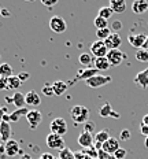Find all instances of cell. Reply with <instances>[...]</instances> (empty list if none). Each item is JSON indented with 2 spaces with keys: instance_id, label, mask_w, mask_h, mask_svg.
<instances>
[{
  "instance_id": "obj_1",
  "label": "cell",
  "mask_w": 148,
  "mask_h": 159,
  "mask_svg": "<svg viewBox=\"0 0 148 159\" xmlns=\"http://www.w3.org/2000/svg\"><path fill=\"white\" fill-rule=\"evenodd\" d=\"M70 117L75 125H85L89 121V110L85 106H74L73 108H70Z\"/></svg>"
},
{
  "instance_id": "obj_2",
  "label": "cell",
  "mask_w": 148,
  "mask_h": 159,
  "mask_svg": "<svg viewBox=\"0 0 148 159\" xmlns=\"http://www.w3.org/2000/svg\"><path fill=\"white\" fill-rule=\"evenodd\" d=\"M111 81H113V77H111V75L97 74V75H93V77L89 78V80H87V81H85V84H87L89 88L97 89V88L103 87V85H106V84H110Z\"/></svg>"
},
{
  "instance_id": "obj_3",
  "label": "cell",
  "mask_w": 148,
  "mask_h": 159,
  "mask_svg": "<svg viewBox=\"0 0 148 159\" xmlns=\"http://www.w3.org/2000/svg\"><path fill=\"white\" fill-rule=\"evenodd\" d=\"M49 29L54 33H56V34H62V33H65L66 29H67V24H66V21L62 16L55 15L49 19Z\"/></svg>"
},
{
  "instance_id": "obj_4",
  "label": "cell",
  "mask_w": 148,
  "mask_h": 159,
  "mask_svg": "<svg viewBox=\"0 0 148 159\" xmlns=\"http://www.w3.org/2000/svg\"><path fill=\"white\" fill-rule=\"evenodd\" d=\"M49 130H51V133L63 136L67 133V122L63 118H55L49 124Z\"/></svg>"
},
{
  "instance_id": "obj_5",
  "label": "cell",
  "mask_w": 148,
  "mask_h": 159,
  "mask_svg": "<svg viewBox=\"0 0 148 159\" xmlns=\"http://www.w3.org/2000/svg\"><path fill=\"white\" fill-rule=\"evenodd\" d=\"M47 141V145L51 150H59L62 151L65 148V140H63V136H59L55 133H49L45 139Z\"/></svg>"
},
{
  "instance_id": "obj_6",
  "label": "cell",
  "mask_w": 148,
  "mask_h": 159,
  "mask_svg": "<svg viewBox=\"0 0 148 159\" xmlns=\"http://www.w3.org/2000/svg\"><path fill=\"white\" fill-rule=\"evenodd\" d=\"M91 54L95 56V58H106L108 54V49L104 44V41H100V40H96L91 44Z\"/></svg>"
},
{
  "instance_id": "obj_7",
  "label": "cell",
  "mask_w": 148,
  "mask_h": 159,
  "mask_svg": "<svg viewBox=\"0 0 148 159\" xmlns=\"http://www.w3.org/2000/svg\"><path fill=\"white\" fill-rule=\"evenodd\" d=\"M106 58L108 59L111 66H119L126 59V54L122 52L121 49H111V51H108Z\"/></svg>"
},
{
  "instance_id": "obj_8",
  "label": "cell",
  "mask_w": 148,
  "mask_h": 159,
  "mask_svg": "<svg viewBox=\"0 0 148 159\" xmlns=\"http://www.w3.org/2000/svg\"><path fill=\"white\" fill-rule=\"evenodd\" d=\"M104 44H106L108 51H111V49H119L121 44H122V39H121L119 33L113 32L110 36H108V39L104 40Z\"/></svg>"
},
{
  "instance_id": "obj_9",
  "label": "cell",
  "mask_w": 148,
  "mask_h": 159,
  "mask_svg": "<svg viewBox=\"0 0 148 159\" xmlns=\"http://www.w3.org/2000/svg\"><path fill=\"white\" fill-rule=\"evenodd\" d=\"M148 36L146 33H137V34H129L128 36V41H129V44L132 47L137 48V49H141L144 45V43H146Z\"/></svg>"
},
{
  "instance_id": "obj_10",
  "label": "cell",
  "mask_w": 148,
  "mask_h": 159,
  "mask_svg": "<svg viewBox=\"0 0 148 159\" xmlns=\"http://www.w3.org/2000/svg\"><path fill=\"white\" fill-rule=\"evenodd\" d=\"M26 121L29 122L32 129H36L43 122V114L38 110H29L26 115Z\"/></svg>"
},
{
  "instance_id": "obj_11",
  "label": "cell",
  "mask_w": 148,
  "mask_h": 159,
  "mask_svg": "<svg viewBox=\"0 0 148 159\" xmlns=\"http://www.w3.org/2000/svg\"><path fill=\"white\" fill-rule=\"evenodd\" d=\"M93 140H95V137H93V134L92 133L81 132L80 136H78V139H77V143H78V145H81V147L85 150V148L93 147Z\"/></svg>"
},
{
  "instance_id": "obj_12",
  "label": "cell",
  "mask_w": 148,
  "mask_h": 159,
  "mask_svg": "<svg viewBox=\"0 0 148 159\" xmlns=\"http://www.w3.org/2000/svg\"><path fill=\"white\" fill-rule=\"evenodd\" d=\"M119 148H121L119 147V141H118L117 139H114V137H110L106 143L101 145V150L106 151L107 154H110V155H114L115 152L119 150Z\"/></svg>"
},
{
  "instance_id": "obj_13",
  "label": "cell",
  "mask_w": 148,
  "mask_h": 159,
  "mask_svg": "<svg viewBox=\"0 0 148 159\" xmlns=\"http://www.w3.org/2000/svg\"><path fill=\"white\" fill-rule=\"evenodd\" d=\"M11 134H12V130L10 124L6 121H2V124H0V139H2V143L6 144L8 140H11Z\"/></svg>"
},
{
  "instance_id": "obj_14",
  "label": "cell",
  "mask_w": 148,
  "mask_h": 159,
  "mask_svg": "<svg viewBox=\"0 0 148 159\" xmlns=\"http://www.w3.org/2000/svg\"><path fill=\"white\" fill-rule=\"evenodd\" d=\"M28 112H29V110L26 107H24V108H16L15 111H12L11 114L7 115V118H6L4 121L8 122V124H10V122H18L22 117H26V115H28Z\"/></svg>"
},
{
  "instance_id": "obj_15",
  "label": "cell",
  "mask_w": 148,
  "mask_h": 159,
  "mask_svg": "<svg viewBox=\"0 0 148 159\" xmlns=\"http://www.w3.org/2000/svg\"><path fill=\"white\" fill-rule=\"evenodd\" d=\"M21 152V148H19V144L16 140H8L6 143V155L7 157H16V155Z\"/></svg>"
},
{
  "instance_id": "obj_16",
  "label": "cell",
  "mask_w": 148,
  "mask_h": 159,
  "mask_svg": "<svg viewBox=\"0 0 148 159\" xmlns=\"http://www.w3.org/2000/svg\"><path fill=\"white\" fill-rule=\"evenodd\" d=\"M25 102L28 106L37 107V106L41 103V99H40V95H38L36 91H29L28 93L25 95Z\"/></svg>"
},
{
  "instance_id": "obj_17",
  "label": "cell",
  "mask_w": 148,
  "mask_h": 159,
  "mask_svg": "<svg viewBox=\"0 0 148 159\" xmlns=\"http://www.w3.org/2000/svg\"><path fill=\"white\" fill-rule=\"evenodd\" d=\"M110 139V133H108L107 129H103V130L97 132L96 136H95V141H96V145H93L96 150H101V145H103L106 141Z\"/></svg>"
},
{
  "instance_id": "obj_18",
  "label": "cell",
  "mask_w": 148,
  "mask_h": 159,
  "mask_svg": "<svg viewBox=\"0 0 148 159\" xmlns=\"http://www.w3.org/2000/svg\"><path fill=\"white\" fill-rule=\"evenodd\" d=\"M134 84L140 85L143 89L148 88V67L146 69V70L137 73L136 77H134Z\"/></svg>"
},
{
  "instance_id": "obj_19",
  "label": "cell",
  "mask_w": 148,
  "mask_h": 159,
  "mask_svg": "<svg viewBox=\"0 0 148 159\" xmlns=\"http://www.w3.org/2000/svg\"><path fill=\"white\" fill-rule=\"evenodd\" d=\"M97 74H99V71L95 67H84L77 73V78L85 80V81H87V80H89V78L93 77V75H97Z\"/></svg>"
},
{
  "instance_id": "obj_20",
  "label": "cell",
  "mask_w": 148,
  "mask_h": 159,
  "mask_svg": "<svg viewBox=\"0 0 148 159\" xmlns=\"http://www.w3.org/2000/svg\"><path fill=\"white\" fill-rule=\"evenodd\" d=\"M99 115L103 118H107V117H114V118H119V114H117V112L113 111V107H111L110 103H106L103 104L100 107V110H99Z\"/></svg>"
},
{
  "instance_id": "obj_21",
  "label": "cell",
  "mask_w": 148,
  "mask_h": 159,
  "mask_svg": "<svg viewBox=\"0 0 148 159\" xmlns=\"http://www.w3.org/2000/svg\"><path fill=\"white\" fill-rule=\"evenodd\" d=\"M132 10H133L134 14H144L148 10V2H146V0H136L132 4Z\"/></svg>"
},
{
  "instance_id": "obj_22",
  "label": "cell",
  "mask_w": 148,
  "mask_h": 159,
  "mask_svg": "<svg viewBox=\"0 0 148 159\" xmlns=\"http://www.w3.org/2000/svg\"><path fill=\"white\" fill-rule=\"evenodd\" d=\"M110 8L113 10V12L122 14V12H125V10H126V3H125L123 0H111Z\"/></svg>"
},
{
  "instance_id": "obj_23",
  "label": "cell",
  "mask_w": 148,
  "mask_h": 159,
  "mask_svg": "<svg viewBox=\"0 0 148 159\" xmlns=\"http://www.w3.org/2000/svg\"><path fill=\"white\" fill-rule=\"evenodd\" d=\"M95 65V69H96L97 71H104V70H108V69L111 67L110 62H108L107 58H96L93 62Z\"/></svg>"
},
{
  "instance_id": "obj_24",
  "label": "cell",
  "mask_w": 148,
  "mask_h": 159,
  "mask_svg": "<svg viewBox=\"0 0 148 159\" xmlns=\"http://www.w3.org/2000/svg\"><path fill=\"white\" fill-rule=\"evenodd\" d=\"M12 104L15 106L16 108H24L26 106V102H25V95L21 93V92H14L12 95Z\"/></svg>"
},
{
  "instance_id": "obj_25",
  "label": "cell",
  "mask_w": 148,
  "mask_h": 159,
  "mask_svg": "<svg viewBox=\"0 0 148 159\" xmlns=\"http://www.w3.org/2000/svg\"><path fill=\"white\" fill-rule=\"evenodd\" d=\"M52 89H54V95L56 96H62L67 91V84L65 81H55L52 84Z\"/></svg>"
},
{
  "instance_id": "obj_26",
  "label": "cell",
  "mask_w": 148,
  "mask_h": 159,
  "mask_svg": "<svg viewBox=\"0 0 148 159\" xmlns=\"http://www.w3.org/2000/svg\"><path fill=\"white\" fill-rule=\"evenodd\" d=\"M22 85L21 80L18 78V75H11L10 78H7V89L8 91H15Z\"/></svg>"
},
{
  "instance_id": "obj_27",
  "label": "cell",
  "mask_w": 148,
  "mask_h": 159,
  "mask_svg": "<svg viewBox=\"0 0 148 159\" xmlns=\"http://www.w3.org/2000/svg\"><path fill=\"white\" fill-rule=\"evenodd\" d=\"M78 61H80V63L84 66V67H91V65L95 62V59H93V55L92 54L82 52V54L80 55V58H78Z\"/></svg>"
},
{
  "instance_id": "obj_28",
  "label": "cell",
  "mask_w": 148,
  "mask_h": 159,
  "mask_svg": "<svg viewBox=\"0 0 148 159\" xmlns=\"http://www.w3.org/2000/svg\"><path fill=\"white\" fill-rule=\"evenodd\" d=\"M12 75V66L10 63H0V77L10 78Z\"/></svg>"
},
{
  "instance_id": "obj_29",
  "label": "cell",
  "mask_w": 148,
  "mask_h": 159,
  "mask_svg": "<svg viewBox=\"0 0 148 159\" xmlns=\"http://www.w3.org/2000/svg\"><path fill=\"white\" fill-rule=\"evenodd\" d=\"M93 25H95V28H96L97 30H100V29L108 28V21L107 19H104V18H101V16H96L95 21H93Z\"/></svg>"
},
{
  "instance_id": "obj_30",
  "label": "cell",
  "mask_w": 148,
  "mask_h": 159,
  "mask_svg": "<svg viewBox=\"0 0 148 159\" xmlns=\"http://www.w3.org/2000/svg\"><path fill=\"white\" fill-rule=\"evenodd\" d=\"M114 12H113V10L110 8V6H107V7H101L100 10H99V14L97 16H101V18H104V19H110L111 18V15H113Z\"/></svg>"
},
{
  "instance_id": "obj_31",
  "label": "cell",
  "mask_w": 148,
  "mask_h": 159,
  "mask_svg": "<svg viewBox=\"0 0 148 159\" xmlns=\"http://www.w3.org/2000/svg\"><path fill=\"white\" fill-rule=\"evenodd\" d=\"M111 29L110 28H106V29H100V30H96V37L97 40H100V41H104L106 39H108V36L111 34Z\"/></svg>"
},
{
  "instance_id": "obj_32",
  "label": "cell",
  "mask_w": 148,
  "mask_h": 159,
  "mask_svg": "<svg viewBox=\"0 0 148 159\" xmlns=\"http://www.w3.org/2000/svg\"><path fill=\"white\" fill-rule=\"evenodd\" d=\"M59 159H75L74 157V152L70 150V148L65 147L63 150L59 152Z\"/></svg>"
},
{
  "instance_id": "obj_33",
  "label": "cell",
  "mask_w": 148,
  "mask_h": 159,
  "mask_svg": "<svg viewBox=\"0 0 148 159\" xmlns=\"http://www.w3.org/2000/svg\"><path fill=\"white\" fill-rule=\"evenodd\" d=\"M136 59L139 62H148V51H146V49H137L136 52Z\"/></svg>"
},
{
  "instance_id": "obj_34",
  "label": "cell",
  "mask_w": 148,
  "mask_h": 159,
  "mask_svg": "<svg viewBox=\"0 0 148 159\" xmlns=\"http://www.w3.org/2000/svg\"><path fill=\"white\" fill-rule=\"evenodd\" d=\"M130 137H132V133H130L129 129H123L122 132H119V139H121L122 141L130 140Z\"/></svg>"
},
{
  "instance_id": "obj_35",
  "label": "cell",
  "mask_w": 148,
  "mask_h": 159,
  "mask_svg": "<svg viewBox=\"0 0 148 159\" xmlns=\"http://www.w3.org/2000/svg\"><path fill=\"white\" fill-rule=\"evenodd\" d=\"M87 155H89L92 159H97V150L95 147H91V148H85V150H82Z\"/></svg>"
},
{
  "instance_id": "obj_36",
  "label": "cell",
  "mask_w": 148,
  "mask_h": 159,
  "mask_svg": "<svg viewBox=\"0 0 148 159\" xmlns=\"http://www.w3.org/2000/svg\"><path fill=\"white\" fill-rule=\"evenodd\" d=\"M126 154H128V152H126V150H125V148H119V150H118V151L114 154V158H115V159H125Z\"/></svg>"
},
{
  "instance_id": "obj_37",
  "label": "cell",
  "mask_w": 148,
  "mask_h": 159,
  "mask_svg": "<svg viewBox=\"0 0 148 159\" xmlns=\"http://www.w3.org/2000/svg\"><path fill=\"white\" fill-rule=\"evenodd\" d=\"M43 93H44L45 96H51V95H54V89H52V85L45 84L44 87H43Z\"/></svg>"
},
{
  "instance_id": "obj_38",
  "label": "cell",
  "mask_w": 148,
  "mask_h": 159,
  "mask_svg": "<svg viewBox=\"0 0 148 159\" xmlns=\"http://www.w3.org/2000/svg\"><path fill=\"white\" fill-rule=\"evenodd\" d=\"M95 130V124L91 121H88L87 124L84 125V132H88V133H92V132Z\"/></svg>"
},
{
  "instance_id": "obj_39",
  "label": "cell",
  "mask_w": 148,
  "mask_h": 159,
  "mask_svg": "<svg viewBox=\"0 0 148 159\" xmlns=\"http://www.w3.org/2000/svg\"><path fill=\"white\" fill-rule=\"evenodd\" d=\"M74 157H75V159H92L89 155H87L84 151H77V152H74Z\"/></svg>"
},
{
  "instance_id": "obj_40",
  "label": "cell",
  "mask_w": 148,
  "mask_h": 159,
  "mask_svg": "<svg viewBox=\"0 0 148 159\" xmlns=\"http://www.w3.org/2000/svg\"><path fill=\"white\" fill-rule=\"evenodd\" d=\"M29 77H30V74H29L28 71H21L18 74V78L21 80V82H25V81H28Z\"/></svg>"
},
{
  "instance_id": "obj_41",
  "label": "cell",
  "mask_w": 148,
  "mask_h": 159,
  "mask_svg": "<svg viewBox=\"0 0 148 159\" xmlns=\"http://www.w3.org/2000/svg\"><path fill=\"white\" fill-rule=\"evenodd\" d=\"M8 112H7V107H0V122L4 121L7 118Z\"/></svg>"
},
{
  "instance_id": "obj_42",
  "label": "cell",
  "mask_w": 148,
  "mask_h": 159,
  "mask_svg": "<svg viewBox=\"0 0 148 159\" xmlns=\"http://www.w3.org/2000/svg\"><path fill=\"white\" fill-rule=\"evenodd\" d=\"M111 28H113L114 33H117L118 30H121V29H122V24H121V21H114V22H113V26H111Z\"/></svg>"
},
{
  "instance_id": "obj_43",
  "label": "cell",
  "mask_w": 148,
  "mask_h": 159,
  "mask_svg": "<svg viewBox=\"0 0 148 159\" xmlns=\"http://www.w3.org/2000/svg\"><path fill=\"white\" fill-rule=\"evenodd\" d=\"M140 133L143 136H146V137H148V126H147V125L140 124Z\"/></svg>"
},
{
  "instance_id": "obj_44",
  "label": "cell",
  "mask_w": 148,
  "mask_h": 159,
  "mask_svg": "<svg viewBox=\"0 0 148 159\" xmlns=\"http://www.w3.org/2000/svg\"><path fill=\"white\" fill-rule=\"evenodd\" d=\"M7 89V78L0 77V91H4Z\"/></svg>"
},
{
  "instance_id": "obj_45",
  "label": "cell",
  "mask_w": 148,
  "mask_h": 159,
  "mask_svg": "<svg viewBox=\"0 0 148 159\" xmlns=\"http://www.w3.org/2000/svg\"><path fill=\"white\" fill-rule=\"evenodd\" d=\"M41 3H43L44 6H47V7H54V6L58 3V0H51V2H47V0H43Z\"/></svg>"
},
{
  "instance_id": "obj_46",
  "label": "cell",
  "mask_w": 148,
  "mask_h": 159,
  "mask_svg": "<svg viewBox=\"0 0 148 159\" xmlns=\"http://www.w3.org/2000/svg\"><path fill=\"white\" fill-rule=\"evenodd\" d=\"M38 159H55V158H54V155L49 154V152H43Z\"/></svg>"
},
{
  "instance_id": "obj_47",
  "label": "cell",
  "mask_w": 148,
  "mask_h": 159,
  "mask_svg": "<svg viewBox=\"0 0 148 159\" xmlns=\"http://www.w3.org/2000/svg\"><path fill=\"white\" fill-rule=\"evenodd\" d=\"M0 154H6V144L0 143Z\"/></svg>"
},
{
  "instance_id": "obj_48",
  "label": "cell",
  "mask_w": 148,
  "mask_h": 159,
  "mask_svg": "<svg viewBox=\"0 0 148 159\" xmlns=\"http://www.w3.org/2000/svg\"><path fill=\"white\" fill-rule=\"evenodd\" d=\"M141 124H143V125H147V126H148V114L143 117V119H141Z\"/></svg>"
},
{
  "instance_id": "obj_49",
  "label": "cell",
  "mask_w": 148,
  "mask_h": 159,
  "mask_svg": "<svg viewBox=\"0 0 148 159\" xmlns=\"http://www.w3.org/2000/svg\"><path fill=\"white\" fill-rule=\"evenodd\" d=\"M143 49L148 51V37H147V40H146V43H144V45H143Z\"/></svg>"
},
{
  "instance_id": "obj_50",
  "label": "cell",
  "mask_w": 148,
  "mask_h": 159,
  "mask_svg": "<svg viewBox=\"0 0 148 159\" xmlns=\"http://www.w3.org/2000/svg\"><path fill=\"white\" fill-rule=\"evenodd\" d=\"M144 145L148 148V137H146V141H144Z\"/></svg>"
},
{
  "instance_id": "obj_51",
  "label": "cell",
  "mask_w": 148,
  "mask_h": 159,
  "mask_svg": "<svg viewBox=\"0 0 148 159\" xmlns=\"http://www.w3.org/2000/svg\"><path fill=\"white\" fill-rule=\"evenodd\" d=\"M2 11H3V10H2V7H0V15H2Z\"/></svg>"
},
{
  "instance_id": "obj_52",
  "label": "cell",
  "mask_w": 148,
  "mask_h": 159,
  "mask_svg": "<svg viewBox=\"0 0 148 159\" xmlns=\"http://www.w3.org/2000/svg\"><path fill=\"white\" fill-rule=\"evenodd\" d=\"M0 124H2V122H0Z\"/></svg>"
}]
</instances>
